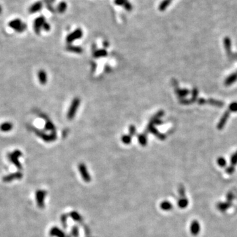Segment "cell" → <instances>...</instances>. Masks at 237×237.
Returning <instances> with one entry per match:
<instances>
[{
    "label": "cell",
    "instance_id": "2e32d148",
    "mask_svg": "<svg viewBox=\"0 0 237 237\" xmlns=\"http://www.w3.org/2000/svg\"><path fill=\"white\" fill-rule=\"evenodd\" d=\"M69 215H70V217H71V218L75 221L79 222L82 220V217H81V215L79 214L77 212H75V211L71 212L70 213V214H69Z\"/></svg>",
    "mask_w": 237,
    "mask_h": 237
},
{
    "label": "cell",
    "instance_id": "4316f807",
    "mask_svg": "<svg viewBox=\"0 0 237 237\" xmlns=\"http://www.w3.org/2000/svg\"><path fill=\"white\" fill-rule=\"evenodd\" d=\"M237 163V152H236V154H234L233 156L231 157V165H234L236 164Z\"/></svg>",
    "mask_w": 237,
    "mask_h": 237
},
{
    "label": "cell",
    "instance_id": "277c9868",
    "mask_svg": "<svg viewBox=\"0 0 237 237\" xmlns=\"http://www.w3.org/2000/svg\"><path fill=\"white\" fill-rule=\"evenodd\" d=\"M31 129H32V131H34V133L38 136V137L42 138V139L43 140H44L45 142H52V141H54L56 139V136L54 133L52 134V135H47V134L43 133L42 131H40L38 128H36L34 127H31Z\"/></svg>",
    "mask_w": 237,
    "mask_h": 237
},
{
    "label": "cell",
    "instance_id": "9a60e30c",
    "mask_svg": "<svg viewBox=\"0 0 237 237\" xmlns=\"http://www.w3.org/2000/svg\"><path fill=\"white\" fill-rule=\"evenodd\" d=\"M13 125L11 122H5L0 125V130L3 132H9L13 129Z\"/></svg>",
    "mask_w": 237,
    "mask_h": 237
},
{
    "label": "cell",
    "instance_id": "30bf717a",
    "mask_svg": "<svg viewBox=\"0 0 237 237\" xmlns=\"http://www.w3.org/2000/svg\"><path fill=\"white\" fill-rule=\"evenodd\" d=\"M49 234L52 236L56 237H65V234L58 227H52L49 231Z\"/></svg>",
    "mask_w": 237,
    "mask_h": 237
},
{
    "label": "cell",
    "instance_id": "f546056e",
    "mask_svg": "<svg viewBox=\"0 0 237 237\" xmlns=\"http://www.w3.org/2000/svg\"><path fill=\"white\" fill-rule=\"evenodd\" d=\"M67 237H68V236H67Z\"/></svg>",
    "mask_w": 237,
    "mask_h": 237
},
{
    "label": "cell",
    "instance_id": "6da1fadb",
    "mask_svg": "<svg viewBox=\"0 0 237 237\" xmlns=\"http://www.w3.org/2000/svg\"><path fill=\"white\" fill-rule=\"evenodd\" d=\"M8 25L11 28L18 33L25 32L26 28H27L26 24L23 22V21L21 20L20 19H15L10 21Z\"/></svg>",
    "mask_w": 237,
    "mask_h": 237
},
{
    "label": "cell",
    "instance_id": "7402d4cb",
    "mask_svg": "<svg viewBox=\"0 0 237 237\" xmlns=\"http://www.w3.org/2000/svg\"><path fill=\"white\" fill-rule=\"evenodd\" d=\"M67 215H62L61 217V222L63 227L65 229L67 228Z\"/></svg>",
    "mask_w": 237,
    "mask_h": 237
},
{
    "label": "cell",
    "instance_id": "52a82bcc",
    "mask_svg": "<svg viewBox=\"0 0 237 237\" xmlns=\"http://www.w3.org/2000/svg\"><path fill=\"white\" fill-rule=\"evenodd\" d=\"M45 22V19L43 16H38L34 20V29L36 34H40L42 29V26Z\"/></svg>",
    "mask_w": 237,
    "mask_h": 237
},
{
    "label": "cell",
    "instance_id": "e0dca14e",
    "mask_svg": "<svg viewBox=\"0 0 237 237\" xmlns=\"http://www.w3.org/2000/svg\"><path fill=\"white\" fill-rule=\"evenodd\" d=\"M229 115V112H226V113L224 114L223 117H222V119H221V121L219 122V123L218 124V128L219 129H221V128H223L225 124L227 119H228Z\"/></svg>",
    "mask_w": 237,
    "mask_h": 237
},
{
    "label": "cell",
    "instance_id": "d4e9b609",
    "mask_svg": "<svg viewBox=\"0 0 237 237\" xmlns=\"http://www.w3.org/2000/svg\"><path fill=\"white\" fill-rule=\"evenodd\" d=\"M127 2V0H115V3L117 5H118L121 6H124Z\"/></svg>",
    "mask_w": 237,
    "mask_h": 237
},
{
    "label": "cell",
    "instance_id": "8992f818",
    "mask_svg": "<svg viewBox=\"0 0 237 237\" xmlns=\"http://www.w3.org/2000/svg\"><path fill=\"white\" fill-rule=\"evenodd\" d=\"M78 171L80 172V175L82 177V180L85 182V183H90L92 181V178H91L90 174L88 173L87 167L83 163H80L78 166Z\"/></svg>",
    "mask_w": 237,
    "mask_h": 237
},
{
    "label": "cell",
    "instance_id": "484cf974",
    "mask_svg": "<svg viewBox=\"0 0 237 237\" xmlns=\"http://www.w3.org/2000/svg\"><path fill=\"white\" fill-rule=\"evenodd\" d=\"M229 109L232 111H237V103L234 102L230 105Z\"/></svg>",
    "mask_w": 237,
    "mask_h": 237
},
{
    "label": "cell",
    "instance_id": "603a6c76",
    "mask_svg": "<svg viewBox=\"0 0 237 237\" xmlns=\"http://www.w3.org/2000/svg\"><path fill=\"white\" fill-rule=\"evenodd\" d=\"M71 234L73 237L78 236V229L76 226H74L71 230Z\"/></svg>",
    "mask_w": 237,
    "mask_h": 237
},
{
    "label": "cell",
    "instance_id": "7c38bea8",
    "mask_svg": "<svg viewBox=\"0 0 237 237\" xmlns=\"http://www.w3.org/2000/svg\"><path fill=\"white\" fill-rule=\"evenodd\" d=\"M160 208L162 210L165 211V212H169L171 211L173 208V205L172 203L169 202V201H163V202L160 203Z\"/></svg>",
    "mask_w": 237,
    "mask_h": 237
},
{
    "label": "cell",
    "instance_id": "44dd1931",
    "mask_svg": "<svg viewBox=\"0 0 237 237\" xmlns=\"http://www.w3.org/2000/svg\"><path fill=\"white\" fill-rule=\"evenodd\" d=\"M45 128L47 131H54V126L51 121L49 120H46V123L45 124Z\"/></svg>",
    "mask_w": 237,
    "mask_h": 237
},
{
    "label": "cell",
    "instance_id": "4fadbf2b",
    "mask_svg": "<svg viewBox=\"0 0 237 237\" xmlns=\"http://www.w3.org/2000/svg\"><path fill=\"white\" fill-rule=\"evenodd\" d=\"M38 78H39V81H40V84H41L42 85L45 84V83L47 82L46 72H45L44 70H43V69H41V70H40L39 71H38Z\"/></svg>",
    "mask_w": 237,
    "mask_h": 237
},
{
    "label": "cell",
    "instance_id": "5b68a950",
    "mask_svg": "<svg viewBox=\"0 0 237 237\" xmlns=\"http://www.w3.org/2000/svg\"><path fill=\"white\" fill-rule=\"evenodd\" d=\"M46 191L44 190H38L36 192L35 198L38 207L40 209H43L45 206V198L46 196Z\"/></svg>",
    "mask_w": 237,
    "mask_h": 237
},
{
    "label": "cell",
    "instance_id": "5bb4252c",
    "mask_svg": "<svg viewBox=\"0 0 237 237\" xmlns=\"http://www.w3.org/2000/svg\"><path fill=\"white\" fill-rule=\"evenodd\" d=\"M81 36V31L80 30H77L75 31V32L71 33V34H69L67 38V41L68 42H71L73 41V40L76 39V38H80Z\"/></svg>",
    "mask_w": 237,
    "mask_h": 237
},
{
    "label": "cell",
    "instance_id": "9c48e42d",
    "mask_svg": "<svg viewBox=\"0 0 237 237\" xmlns=\"http://www.w3.org/2000/svg\"><path fill=\"white\" fill-rule=\"evenodd\" d=\"M190 233L194 236L198 235L200 231V225L198 221L194 220L190 224Z\"/></svg>",
    "mask_w": 237,
    "mask_h": 237
},
{
    "label": "cell",
    "instance_id": "ffe728a7",
    "mask_svg": "<svg viewBox=\"0 0 237 237\" xmlns=\"http://www.w3.org/2000/svg\"><path fill=\"white\" fill-rule=\"evenodd\" d=\"M237 78V75L236 74H234V75H232L229 76V77L227 78V80H226V84H227V85H229L230 84L234 82V81L236 80Z\"/></svg>",
    "mask_w": 237,
    "mask_h": 237
},
{
    "label": "cell",
    "instance_id": "8fae6325",
    "mask_svg": "<svg viewBox=\"0 0 237 237\" xmlns=\"http://www.w3.org/2000/svg\"><path fill=\"white\" fill-rule=\"evenodd\" d=\"M42 8V3L41 1H36L35 3L31 5L30 7L28 9V11L30 13H35L40 11Z\"/></svg>",
    "mask_w": 237,
    "mask_h": 237
},
{
    "label": "cell",
    "instance_id": "ba28073f",
    "mask_svg": "<svg viewBox=\"0 0 237 237\" xmlns=\"http://www.w3.org/2000/svg\"><path fill=\"white\" fill-rule=\"evenodd\" d=\"M23 173L20 171L15 172V173L9 174L8 175H5L3 177L2 181L4 183H10L14 180H18V179H22Z\"/></svg>",
    "mask_w": 237,
    "mask_h": 237
},
{
    "label": "cell",
    "instance_id": "f1b7e54d",
    "mask_svg": "<svg viewBox=\"0 0 237 237\" xmlns=\"http://www.w3.org/2000/svg\"><path fill=\"white\" fill-rule=\"evenodd\" d=\"M2 11H3V9H2V7L1 6V5H0V14L2 13Z\"/></svg>",
    "mask_w": 237,
    "mask_h": 237
},
{
    "label": "cell",
    "instance_id": "7a4b0ae2",
    "mask_svg": "<svg viewBox=\"0 0 237 237\" xmlns=\"http://www.w3.org/2000/svg\"><path fill=\"white\" fill-rule=\"evenodd\" d=\"M178 192L179 198L177 201V205L181 209H184L188 205V200L185 196V188L181 184L179 186Z\"/></svg>",
    "mask_w": 237,
    "mask_h": 237
},
{
    "label": "cell",
    "instance_id": "83f0119b",
    "mask_svg": "<svg viewBox=\"0 0 237 237\" xmlns=\"http://www.w3.org/2000/svg\"><path fill=\"white\" fill-rule=\"evenodd\" d=\"M42 29L44 30L45 31H49L50 30V25L48 23H47L46 21L44 23V25L42 26Z\"/></svg>",
    "mask_w": 237,
    "mask_h": 237
},
{
    "label": "cell",
    "instance_id": "cb8c5ba5",
    "mask_svg": "<svg viewBox=\"0 0 237 237\" xmlns=\"http://www.w3.org/2000/svg\"><path fill=\"white\" fill-rule=\"evenodd\" d=\"M217 163H218L219 166L221 167H224L226 165L225 159L223 157H219L218 160H217Z\"/></svg>",
    "mask_w": 237,
    "mask_h": 237
},
{
    "label": "cell",
    "instance_id": "d6986e66",
    "mask_svg": "<svg viewBox=\"0 0 237 237\" xmlns=\"http://www.w3.org/2000/svg\"><path fill=\"white\" fill-rule=\"evenodd\" d=\"M171 1L172 0H164V1H163L159 6L160 10L161 11L165 10V9L168 7V5H169V4L171 3Z\"/></svg>",
    "mask_w": 237,
    "mask_h": 237
},
{
    "label": "cell",
    "instance_id": "3957f363",
    "mask_svg": "<svg viewBox=\"0 0 237 237\" xmlns=\"http://www.w3.org/2000/svg\"><path fill=\"white\" fill-rule=\"evenodd\" d=\"M22 152L19 150H16L13 151V152L9 153L8 155V157L9 161L11 162L18 169H22V165H21L20 161H19V157L22 156Z\"/></svg>",
    "mask_w": 237,
    "mask_h": 237
},
{
    "label": "cell",
    "instance_id": "ac0fdd59",
    "mask_svg": "<svg viewBox=\"0 0 237 237\" xmlns=\"http://www.w3.org/2000/svg\"><path fill=\"white\" fill-rule=\"evenodd\" d=\"M67 8V5L65 2H61L57 6V11L60 13H63L66 11Z\"/></svg>",
    "mask_w": 237,
    "mask_h": 237
}]
</instances>
